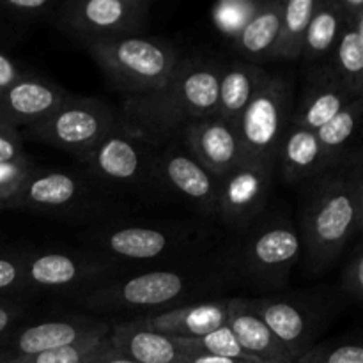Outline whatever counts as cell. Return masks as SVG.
I'll return each mask as SVG.
<instances>
[{
    "label": "cell",
    "mask_w": 363,
    "mask_h": 363,
    "mask_svg": "<svg viewBox=\"0 0 363 363\" xmlns=\"http://www.w3.org/2000/svg\"><path fill=\"white\" fill-rule=\"evenodd\" d=\"M23 73V67H21L9 53L0 50V92L6 91L9 85H13Z\"/></svg>",
    "instance_id": "obj_40"
},
{
    "label": "cell",
    "mask_w": 363,
    "mask_h": 363,
    "mask_svg": "<svg viewBox=\"0 0 363 363\" xmlns=\"http://www.w3.org/2000/svg\"><path fill=\"white\" fill-rule=\"evenodd\" d=\"M230 305H233V298H216V300L181 305L169 311L135 315L126 321L138 328L151 330L163 335L199 339L227 325Z\"/></svg>",
    "instance_id": "obj_19"
},
{
    "label": "cell",
    "mask_w": 363,
    "mask_h": 363,
    "mask_svg": "<svg viewBox=\"0 0 363 363\" xmlns=\"http://www.w3.org/2000/svg\"><path fill=\"white\" fill-rule=\"evenodd\" d=\"M284 0H264L261 9L247 23V27L233 39V48L240 60L254 66L272 62L282 21Z\"/></svg>",
    "instance_id": "obj_24"
},
{
    "label": "cell",
    "mask_w": 363,
    "mask_h": 363,
    "mask_svg": "<svg viewBox=\"0 0 363 363\" xmlns=\"http://www.w3.org/2000/svg\"><path fill=\"white\" fill-rule=\"evenodd\" d=\"M294 96L293 78L266 71L236 124L241 163L275 169L279 147L293 119Z\"/></svg>",
    "instance_id": "obj_6"
},
{
    "label": "cell",
    "mask_w": 363,
    "mask_h": 363,
    "mask_svg": "<svg viewBox=\"0 0 363 363\" xmlns=\"http://www.w3.org/2000/svg\"><path fill=\"white\" fill-rule=\"evenodd\" d=\"M179 142L191 158L218 181L241 163V145L236 126L220 117H209L188 124Z\"/></svg>",
    "instance_id": "obj_18"
},
{
    "label": "cell",
    "mask_w": 363,
    "mask_h": 363,
    "mask_svg": "<svg viewBox=\"0 0 363 363\" xmlns=\"http://www.w3.org/2000/svg\"><path fill=\"white\" fill-rule=\"evenodd\" d=\"M318 4L319 0H284L282 21H280L273 60H287V62L300 60L305 34Z\"/></svg>",
    "instance_id": "obj_29"
},
{
    "label": "cell",
    "mask_w": 363,
    "mask_h": 363,
    "mask_svg": "<svg viewBox=\"0 0 363 363\" xmlns=\"http://www.w3.org/2000/svg\"><path fill=\"white\" fill-rule=\"evenodd\" d=\"M353 99L354 96L344 87L328 64L308 67L307 82L300 101L294 105L291 124L318 131Z\"/></svg>",
    "instance_id": "obj_20"
},
{
    "label": "cell",
    "mask_w": 363,
    "mask_h": 363,
    "mask_svg": "<svg viewBox=\"0 0 363 363\" xmlns=\"http://www.w3.org/2000/svg\"><path fill=\"white\" fill-rule=\"evenodd\" d=\"M106 340L116 353L137 363H184L190 354L181 337L138 328L126 319H110Z\"/></svg>",
    "instance_id": "obj_21"
},
{
    "label": "cell",
    "mask_w": 363,
    "mask_h": 363,
    "mask_svg": "<svg viewBox=\"0 0 363 363\" xmlns=\"http://www.w3.org/2000/svg\"><path fill=\"white\" fill-rule=\"evenodd\" d=\"M300 241L315 275L335 264L363 223V158L351 147L300 184Z\"/></svg>",
    "instance_id": "obj_1"
},
{
    "label": "cell",
    "mask_w": 363,
    "mask_h": 363,
    "mask_svg": "<svg viewBox=\"0 0 363 363\" xmlns=\"http://www.w3.org/2000/svg\"><path fill=\"white\" fill-rule=\"evenodd\" d=\"M264 0H220L211 9V21L216 30L233 41L248 21L261 9Z\"/></svg>",
    "instance_id": "obj_31"
},
{
    "label": "cell",
    "mask_w": 363,
    "mask_h": 363,
    "mask_svg": "<svg viewBox=\"0 0 363 363\" xmlns=\"http://www.w3.org/2000/svg\"><path fill=\"white\" fill-rule=\"evenodd\" d=\"M362 113L363 98H354L333 119H330L325 126H321L315 131L318 140L321 142L326 156L332 162L351 149V142H353L354 135H357Z\"/></svg>",
    "instance_id": "obj_30"
},
{
    "label": "cell",
    "mask_w": 363,
    "mask_h": 363,
    "mask_svg": "<svg viewBox=\"0 0 363 363\" xmlns=\"http://www.w3.org/2000/svg\"><path fill=\"white\" fill-rule=\"evenodd\" d=\"M227 264L222 268L149 269L124 279H110L78 296L87 311L99 314L144 315L181 305L206 301L230 282Z\"/></svg>",
    "instance_id": "obj_3"
},
{
    "label": "cell",
    "mask_w": 363,
    "mask_h": 363,
    "mask_svg": "<svg viewBox=\"0 0 363 363\" xmlns=\"http://www.w3.org/2000/svg\"><path fill=\"white\" fill-rule=\"evenodd\" d=\"M227 326L233 330L240 346L259 363H294L275 333L243 303V298H233Z\"/></svg>",
    "instance_id": "obj_23"
},
{
    "label": "cell",
    "mask_w": 363,
    "mask_h": 363,
    "mask_svg": "<svg viewBox=\"0 0 363 363\" xmlns=\"http://www.w3.org/2000/svg\"><path fill=\"white\" fill-rule=\"evenodd\" d=\"M35 169L38 167L28 158V155L14 162L0 163V209L2 211L16 209L18 199Z\"/></svg>",
    "instance_id": "obj_32"
},
{
    "label": "cell",
    "mask_w": 363,
    "mask_h": 363,
    "mask_svg": "<svg viewBox=\"0 0 363 363\" xmlns=\"http://www.w3.org/2000/svg\"><path fill=\"white\" fill-rule=\"evenodd\" d=\"M60 0H0V50L18 45L38 25H52Z\"/></svg>",
    "instance_id": "obj_27"
},
{
    "label": "cell",
    "mask_w": 363,
    "mask_h": 363,
    "mask_svg": "<svg viewBox=\"0 0 363 363\" xmlns=\"http://www.w3.org/2000/svg\"><path fill=\"white\" fill-rule=\"evenodd\" d=\"M87 52L112 87L126 98L162 89L181 60L172 43L142 35L98 43Z\"/></svg>",
    "instance_id": "obj_5"
},
{
    "label": "cell",
    "mask_w": 363,
    "mask_h": 363,
    "mask_svg": "<svg viewBox=\"0 0 363 363\" xmlns=\"http://www.w3.org/2000/svg\"><path fill=\"white\" fill-rule=\"evenodd\" d=\"M27 315V307L20 300H0V339L16 328Z\"/></svg>",
    "instance_id": "obj_39"
},
{
    "label": "cell",
    "mask_w": 363,
    "mask_h": 363,
    "mask_svg": "<svg viewBox=\"0 0 363 363\" xmlns=\"http://www.w3.org/2000/svg\"><path fill=\"white\" fill-rule=\"evenodd\" d=\"M222 66L209 57H181L162 89L123 99L121 124L156 147L179 142L188 124L216 116Z\"/></svg>",
    "instance_id": "obj_2"
},
{
    "label": "cell",
    "mask_w": 363,
    "mask_h": 363,
    "mask_svg": "<svg viewBox=\"0 0 363 363\" xmlns=\"http://www.w3.org/2000/svg\"><path fill=\"white\" fill-rule=\"evenodd\" d=\"M183 339V337H181ZM184 347L190 353H206L213 354V357H225V358H236V360L245 362H255L243 347L240 346L238 339L234 337L233 330L229 326H220L215 332L208 333L199 339H183ZM259 363V362H255Z\"/></svg>",
    "instance_id": "obj_33"
},
{
    "label": "cell",
    "mask_w": 363,
    "mask_h": 363,
    "mask_svg": "<svg viewBox=\"0 0 363 363\" xmlns=\"http://www.w3.org/2000/svg\"><path fill=\"white\" fill-rule=\"evenodd\" d=\"M25 257L27 252L0 250V300H18L27 294Z\"/></svg>",
    "instance_id": "obj_35"
},
{
    "label": "cell",
    "mask_w": 363,
    "mask_h": 363,
    "mask_svg": "<svg viewBox=\"0 0 363 363\" xmlns=\"http://www.w3.org/2000/svg\"><path fill=\"white\" fill-rule=\"evenodd\" d=\"M325 64L335 71L354 98H363V16L346 21Z\"/></svg>",
    "instance_id": "obj_28"
},
{
    "label": "cell",
    "mask_w": 363,
    "mask_h": 363,
    "mask_svg": "<svg viewBox=\"0 0 363 363\" xmlns=\"http://www.w3.org/2000/svg\"><path fill=\"white\" fill-rule=\"evenodd\" d=\"M184 363H255V362H245L236 360V358H225V357H213V354L206 353H190Z\"/></svg>",
    "instance_id": "obj_41"
},
{
    "label": "cell",
    "mask_w": 363,
    "mask_h": 363,
    "mask_svg": "<svg viewBox=\"0 0 363 363\" xmlns=\"http://www.w3.org/2000/svg\"><path fill=\"white\" fill-rule=\"evenodd\" d=\"M106 339H108V335H94L82 340V342L73 344V346L60 347V350L48 351V353L7 363H91L106 346V342H108Z\"/></svg>",
    "instance_id": "obj_34"
},
{
    "label": "cell",
    "mask_w": 363,
    "mask_h": 363,
    "mask_svg": "<svg viewBox=\"0 0 363 363\" xmlns=\"http://www.w3.org/2000/svg\"><path fill=\"white\" fill-rule=\"evenodd\" d=\"M301 257L298 229L287 216L273 215L259 218L227 259L233 280L243 282L255 291L282 289L289 282L291 272Z\"/></svg>",
    "instance_id": "obj_4"
},
{
    "label": "cell",
    "mask_w": 363,
    "mask_h": 363,
    "mask_svg": "<svg viewBox=\"0 0 363 363\" xmlns=\"http://www.w3.org/2000/svg\"><path fill=\"white\" fill-rule=\"evenodd\" d=\"M119 124V112L106 101L69 94L55 112L28 126L27 137L82 158Z\"/></svg>",
    "instance_id": "obj_10"
},
{
    "label": "cell",
    "mask_w": 363,
    "mask_h": 363,
    "mask_svg": "<svg viewBox=\"0 0 363 363\" xmlns=\"http://www.w3.org/2000/svg\"><path fill=\"white\" fill-rule=\"evenodd\" d=\"M110 319L67 315L34 325H18L0 339V363L23 360L60 347L73 346L94 335H108Z\"/></svg>",
    "instance_id": "obj_13"
},
{
    "label": "cell",
    "mask_w": 363,
    "mask_h": 363,
    "mask_svg": "<svg viewBox=\"0 0 363 363\" xmlns=\"http://www.w3.org/2000/svg\"><path fill=\"white\" fill-rule=\"evenodd\" d=\"M340 291H342L344 298L360 303L363 298V250L362 243L358 241L354 245L353 252H351L350 259H347L346 266L340 275Z\"/></svg>",
    "instance_id": "obj_37"
},
{
    "label": "cell",
    "mask_w": 363,
    "mask_h": 363,
    "mask_svg": "<svg viewBox=\"0 0 363 363\" xmlns=\"http://www.w3.org/2000/svg\"><path fill=\"white\" fill-rule=\"evenodd\" d=\"M243 303L275 333L294 362L318 344L337 312V296L328 289L243 298Z\"/></svg>",
    "instance_id": "obj_7"
},
{
    "label": "cell",
    "mask_w": 363,
    "mask_h": 363,
    "mask_svg": "<svg viewBox=\"0 0 363 363\" xmlns=\"http://www.w3.org/2000/svg\"><path fill=\"white\" fill-rule=\"evenodd\" d=\"M156 155V145L119 124L80 162L89 176L105 186L138 190L155 184Z\"/></svg>",
    "instance_id": "obj_11"
},
{
    "label": "cell",
    "mask_w": 363,
    "mask_h": 363,
    "mask_svg": "<svg viewBox=\"0 0 363 363\" xmlns=\"http://www.w3.org/2000/svg\"><path fill=\"white\" fill-rule=\"evenodd\" d=\"M116 262L103 255L39 252L25 257V289L30 293H77L99 286L112 279Z\"/></svg>",
    "instance_id": "obj_12"
},
{
    "label": "cell",
    "mask_w": 363,
    "mask_h": 363,
    "mask_svg": "<svg viewBox=\"0 0 363 363\" xmlns=\"http://www.w3.org/2000/svg\"><path fill=\"white\" fill-rule=\"evenodd\" d=\"M25 155L23 135L16 128L0 123V163L14 162Z\"/></svg>",
    "instance_id": "obj_38"
},
{
    "label": "cell",
    "mask_w": 363,
    "mask_h": 363,
    "mask_svg": "<svg viewBox=\"0 0 363 363\" xmlns=\"http://www.w3.org/2000/svg\"><path fill=\"white\" fill-rule=\"evenodd\" d=\"M89 199V186L80 176L64 170L35 169L18 199L16 209L39 215L67 216L84 211Z\"/></svg>",
    "instance_id": "obj_17"
},
{
    "label": "cell",
    "mask_w": 363,
    "mask_h": 363,
    "mask_svg": "<svg viewBox=\"0 0 363 363\" xmlns=\"http://www.w3.org/2000/svg\"><path fill=\"white\" fill-rule=\"evenodd\" d=\"M277 163H280L282 179L287 184L300 186L328 169L332 160L326 156L315 131L291 124L279 147Z\"/></svg>",
    "instance_id": "obj_22"
},
{
    "label": "cell",
    "mask_w": 363,
    "mask_h": 363,
    "mask_svg": "<svg viewBox=\"0 0 363 363\" xmlns=\"http://www.w3.org/2000/svg\"><path fill=\"white\" fill-rule=\"evenodd\" d=\"M92 243L110 261L155 262L191 257L208 243V234L195 223H116L96 230Z\"/></svg>",
    "instance_id": "obj_8"
},
{
    "label": "cell",
    "mask_w": 363,
    "mask_h": 363,
    "mask_svg": "<svg viewBox=\"0 0 363 363\" xmlns=\"http://www.w3.org/2000/svg\"><path fill=\"white\" fill-rule=\"evenodd\" d=\"M69 92L57 82L34 71H25L13 85L0 92V123L28 128L55 112Z\"/></svg>",
    "instance_id": "obj_16"
},
{
    "label": "cell",
    "mask_w": 363,
    "mask_h": 363,
    "mask_svg": "<svg viewBox=\"0 0 363 363\" xmlns=\"http://www.w3.org/2000/svg\"><path fill=\"white\" fill-rule=\"evenodd\" d=\"M264 74L266 69L262 66H254L240 59L223 64L220 71L215 117L236 126L243 110L257 92Z\"/></svg>",
    "instance_id": "obj_25"
},
{
    "label": "cell",
    "mask_w": 363,
    "mask_h": 363,
    "mask_svg": "<svg viewBox=\"0 0 363 363\" xmlns=\"http://www.w3.org/2000/svg\"><path fill=\"white\" fill-rule=\"evenodd\" d=\"M273 170L240 163L220 181L218 220L227 230L241 236L261 218L268 204Z\"/></svg>",
    "instance_id": "obj_15"
},
{
    "label": "cell",
    "mask_w": 363,
    "mask_h": 363,
    "mask_svg": "<svg viewBox=\"0 0 363 363\" xmlns=\"http://www.w3.org/2000/svg\"><path fill=\"white\" fill-rule=\"evenodd\" d=\"M149 0H60L52 25L78 45L140 35L147 21Z\"/></svg>",
    "instance_id": "obj_9"
},
{
    "label": "cell",
    "mask_w": 363,
    "mask_h": 363,
    "mask_svg": "<svg viewBox=\"0 0 363 363\" xmlns=\"http://www.w3.org/2000/svg\"><path fill=\"white\" fill-rule=\"evenodd\" d=\"M294 363H363V347L358 342L314 344Z\"/></svg>",
    "instance_id": "obj_36"
},
{
    "label": "cell",
    "mask_w": 363,
    "mask_h": 363,
    "mask_svg": "<svg viewBox=\"0 0 363 363\" xmlns=\"http://www.w3.org/2000/svg\"><path fill=\"white\" fill-rule=\"evenodd\" d=\"M155 184L188 202L201 215L218 220L220 181L199 165L181 142L158 147Z\"/></svg>",
    "instance_id": "obj_14"
},
{
    "label": "cell",
    "mask_w": 363,
    "mask_h": 363,
    "mask_svg": "<svg viewBox=\"0 0 363 363\" xmlns=\"http://www.w3.org/2000/svg\"><path fill=\"white\" fill-rule=\"evenodd\" d=\"M346 21L337 0H319L305 34L301 62L308 67L325 64L332 55Z\"/></svg>",
    "instance_id": "obj_26"
}]
</instances>
